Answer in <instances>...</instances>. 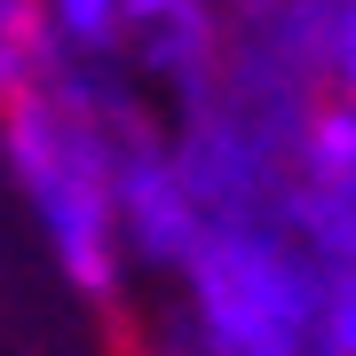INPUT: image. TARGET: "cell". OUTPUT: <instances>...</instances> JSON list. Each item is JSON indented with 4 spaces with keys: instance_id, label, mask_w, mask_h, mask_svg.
<instances>
[{
    "instance_id": "1",
    "label": "cell",
    "mask_w": 356,
    "mask_h": 356,
    "mask_svg": "<svg viewBox=\"0 0 356 356\" xmlns=\"http://www.w3.org/2000/svg\"><path fill=\"white\" fill-rule=\"evenodd\" d=\"M56 79L0 103V143H8V166L24 182L40 229H48L56 261L72 269V285L111 293V277H119V175H111V151H103V127Z\"/></svg>"
},
{
    "instance_id": "2",
    "label": "cell",
    "mask_w": 356,
    "mask_h": 356,
    "mask_svg": "<svg viewBox=\"0 0 356 356\" xmlns=\"http://www.w3.org/2000/svg\"><path fill=\"white\" fill-rule=\"evenodd\" d=\"M332 72H341V95L356 103V0L341 8V32H332Z\"/></svg>"
}]
</instances>
